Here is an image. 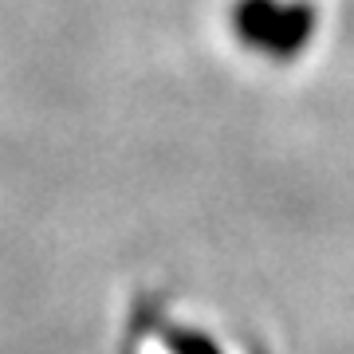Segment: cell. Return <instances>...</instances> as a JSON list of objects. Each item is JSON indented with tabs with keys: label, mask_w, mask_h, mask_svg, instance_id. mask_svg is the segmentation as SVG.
<instances>
[{
	"label": "cell",
	"mask_w": 354,
	"mask_h": 354,
	"mask_svg": "<svg viewBox=\"0 0 354 354\" xmlns=\"http://www.w3.org/2000/svg\"><path fill=\"white\" fill-rule=\"evenodd\" d=\"M174 351L177 354H216V346L209 339H201V335H177Z\"/></svg>",
	"instance_id": "2"
},
{
	"label": "cell",
	"mask_w": 354,
	"mask_h": 354,
	"mask_svg": "<svg viewBox=\"0 0 354 354\" xmlns=\"http://www.w3.org/2000/svg\"><path fill=\"white\" fill-rule=\"evenodd\" d=\"M232 28L260 55L295 59L315 36V12L299 0H241L232 12Z\"/></svg>",
	"instance_id": "1"
}]
</instances>
